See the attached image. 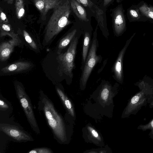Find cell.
Listing matches in <instances>:
<instances>
[{
  "label": "cell",
  "instance_id": "6da1fadb",
  "mask_svg": "<svg viewBox=\"0 0 153 153\" xmlns=\"http://www.w3.org/2000/svg\"><path fill=\"white\" fill-rule=\"evenodd\" d=\"M71 12L69 0H63L53 9L46 27L44 39L46 43H48L66 26L71 23L69 20Z\"/></svg>",
  "mask_w": 153,
  "mask_h": 153
},
{
  "label": "cell",
  "instance_id": "7a4b0ae2",
  "mask_svg": "<svg viewBox=\"0 0 153 153\" xmlns=\"http://www.w3.org/2000/svg\"><path fill=\"white\" fill-rule=\"evenodd\" d=\"M81 33H78L72 40L66 51L64 53H58V69L61 75H64L69 82L73 78V71L75 68V60L77 46Z\"/></svg>",
  "mask_w": 153,
  "mask_h": 153
},
{
  "label": "cell",
  "instance_id": "3957f363",
  "mask_svg": "<svg viewBox=\"0 0 153 153\" xmlns=\"http://www.w3.org/2000/svg\"><path fill=\"white\" fill-rule=\"evenodd\" d=\"M97 25L93 33V37L90 48L85 61L83 66L81 68L82 73L79 79L80 89L82 90L85 88L93 68L97 63H100L102 59L100 55L97 54L99 47V42L97 39Z\"/></svg>",
  "mask_w": 153,
  "mask_h": 153
},
{
  "label": "cell",
  "instance_id": "277c9868",
  "mask_svg": "<svg viewBox=\"0 0 153 153\" xmlns=\"http://www.w3.org/2000/svg\"><path fill=\"white\" fill-rule=\"evenodd\" d=\"M43 100V110L48 125L57 139L62 142H65L67 138L62 118L49 100L45 98Z\"/></svg>",
  "mask_w": 153,
  "mask_h": 153
},
{
  "label": "cell",
  "instance_id": "5b68a950",
  "mask_svg": "<svg viewBox=\"0 0 153 153\" xmlns=\"http://www.w3.org/2000/svg\"><path fill=\"white\" fill-rule=\"evenodd\" d=\"M16 89L18 98L29 122L36 132L39 133L32 105L27 95L20 85H16Z\"/></svg>",
  "mask_w": 153,
  "mask_h": 153
},
{
  "label": "cell",
  "instance_id": "8992f818",
  "mask_svg": "<svg viewBox=\"0 0 153 153\" xmlns=\"http://www.w3.org/2000/svg\"><path fill=\"white\" fill-rule=\"evenodd\" d=\"M134 34L128 40L126 43L119 53L117 59L113 66L111 70L113 74V78L118 82L122 83L123 79V62L124 55L130 43Z\"/></svg>",
  "mask_w": 153,
  "mask_h": 153
},
{
  "label": "cell",
  "instance_id": "52a82bcc",
  "mask_svg": "<svg viewBox=\"0 0 153 153\" xmlns=\"http://www.w3.org/2000/svg\"><path fill=\"white\" fill-rule=\"evenodd\" d=\"M0 129L9 137L18 141L33 140L28 134L14 126L1 124Z\"/></svg>",
  "mask_w": 153,
  "mask_h": 153
},
{
  "label": "cell",
  "instance_id": "ba28073f",
  "mask_svg": "<svg viewBox=\"0 0 153 153\" xmlns=\"http://www.w3.org/2000/svg\"><path fill=\"white\" fill-rule=\"evenodd\" d=\"M113 20L114 33L115 36L118 37L122 35L126 27L124 15L121 7H118L114 10Z\"/></svg>",
  "mask_w": 153,
  "mask_h": 153
},
{
  "label": "cell",
  "instance_id": "9c48e42d",
  "mask_svg": "<svg viewBox=\"0 0 153 153\" xmlns=\"http://www.w3.org/2000/svg\"><path fill=\"white\" fill-rule=\"evenodd\" d=\"M63 0H33L34 4L39 12L43 19L49 10L54 9L59 5Z\"/></svg>",
  "mask_w": 153,
  "mask_h": 153
},
{
  "label": "cell",
  "instance_id": "30bf717a",
  "mask_svg": "<svg viewBox=\"0 0 153 153\" xmlns=\"http://www.w3.org/2000/svg\"><path fill=\"white\" fill-rule=\"evenodd\" d=\"M88 7L94 14L97 22V25L99 26L103 35L107 39L109 34L107 26L105 25L104 22V12L103 10L91 1Z\"/></svg>",
  "mask_w": 153,
  "mask_h": 153
},
{
  "label": "cell",
  "instance_id": "8fae6325",
  "mask_svg": "<svg viewBox=\"0 0 153 153\" xmlns=\"http://www.w3.org/2000/svg\"><path fill=\"white\" fill-rule=\"evenodd\" d=\"M12 38L9 41L3 42L0 45V60L1 62L5 61L9 58L14 47L18 44L19 40L17 35Z\"/></svg>",
  "mask_w": 153,
  "mask_h": 153
},
{
  "label": "cell",
  "instance_id": "7c38bea8",
  "mask_svg": "<svg viewBox=\"0 0 153 153\" xmlns=\"http://www.w3.org/2000/svg\"><path fill=\"white\" fill-rule=\"evenodd\" d=\"M31 66V64L28 62H18L2 68L1 71L4 73L18 72L26 70Z\"/></svg>",
  "mask_w": 153,
  "mask_h": 153
},
{
  "label": "cell",
  "instance_id": "4fadbf2b",
  "mask_svg": "<svg viewBox=\"0 0 153 153\" xmlns=\"http://www.w3.org/2000/svg\"><path fill=\"white\" fill-rule=\"evenodd\" d=\"M70 5L74 13L80 20L88 21L85 10L79 3L76 0H71Z\"/></svg>",
  "mask_w": 153,
  "mask_h": 153
},
{
  "label": "cell",
  "instance_id": "5bb4252c",
  "mask_svg": "<svg viewBox=\"0 0 153 153\" xmlns=\"http://www.w3.org/2000/svg\"><path fill=\"white\" fill-rule=\"evenodd\" d=\"M91 34L88 31H86L84 33L81 68L83 66L88 52L91 44Z\"/></svg>",
  "mask_w": 153,
  "mask_h": 153
},
{
  "label": "cell",
  "instance_id": "9a60e30c",
  "mask_svg": "<svg viewBox=\"0 0 153 153\" xmlns=\"http://www.w3.org/2000/svg\"><path fill=\"white\" fill-rule=\"evenodd\" d=\"M78 32L76 28H74L68 32L59 42L58 46L59 50L61 51L62 49L67 47Z\"/></svg>",
  "mask_w": 153,
  "mask_h": 153
},
{
  "label": "cell",
  "instance_id": "2e32d148",
  "mask_svg": "<svg viewBox=\"0 0 153 153\" xmlns=\"http://www.w3.org/2000/svg\"><path fill=\"white\" fill-rule=\"evenodd\" d=\"M56 91L64 105L68 110L69 114L71 116L74 117L75 114L73 106L70 100L60 89L57 88Z\"/></svg>",
  "mask_w": 153,
  "mask_h": 153
},
{
  "label": "cell",
  "instance_id": "e0dca14e",
  "mask_svg": "<svg viewBox=\"0 0 153 153\" xmlns=\"http://www.w3.org/2000/svg\"><path fill=\"white\" fill-rule=\"evenodd\" d=\"M15 8L17 18L22 19L25 14V10L23 0H15Z\"/></svg>",
  "mask_w": 153,
  "mask_h": 153
},
{
  "label": "cell",
  "instance_id": "ac0fdd59",
  "mask_svg": "<svg viewBox=\"0 0 153 153\" xmlns=\"http://www.w3.org/2000/svg\"><path fill=\"white\" fill-rule=\"evenodd\" d=\"M0 25L1 37L8 35L12 38L16 35L12 31L10 25L0 23Z\"/></svg>",
  "mask_w": 153,
  "mask_h": 153
},
{
  "label": "cell",
  "instance_id": "d6986e66",
  "mask_svg": "<svg viewBox=\"0 0 153 153\" xmlns=\"http://www.w3.org/2000/svg\"><path fill=\"white\" fill-rule=\"evenodd\" d=\"M140 12L147 17L153 19V7L144 4L139 8Z\"/></svg>",
  "mask_w": 153,
  "mask_h": 153
},
{
  "label": "cell",
  "instance_id": "ffe728a7",
  "mask_svg": "<svg viewBox=\"0 0 153 153\" xmlns=\"http://www.w3.org/2000/svg\"><path fill=\"white\" fill-rule=\"evenodd\" d=\"M87 128L89 134L93 140H94L95 141H97L98 142L101 141L102 139L101 137L97 131L94 128L90 126H88Z\"/></svg>",
  "mask_w": 153,
  "mask_h": 153
},
{
  "label": "cell",
  "instance_id": "44dd1931",
  "mask_svg": "<svg viewBox=\"0 0 153 153\" xmlns=\"http://www.w3.org/2000/svg\"><path fill=\"white\" fill-rule=\"evenodd\" d=\"M23 34L25 40L30 46L34 49H37V48L36 43L27 31L25 30H23Z\"/></svg>",
  "mask_w": 153,
  "mask_h": 153
},
{
  "label": "cell",
  "instance_id": "7402d4cb",
  "mask_svg": "<svg viewBox=\"0 0 153 153\" xmlns=\"http://www.w3.org/2000/svg\"><path fill=\"white\" fill-rule=\"evenodd\" d=\"M50 149L46 148H37L33 149L28 152L29 153H52Z\"/></svg>",
  "mask_w": 153,
  "mask_h": 153
},
{
  "label": "cell",
  "instance_id": "603a6c76",
  "mask_svg": "<svg viewBox=\"0 0 153 153\" xmlns=\"http://www.w3.org/2000/svg\"><path fill=\"white\" fill-rule=\"evenodd\" d=\"M0 23L7 24L8 21L7 16L1 9L0 10Z\"/></svg>",
  "mask_w": 153,
  "mask_h": 153
},
{
  "label": "cell",
  "instance_id": "cb8c5ba5",
  "mask_svg": "<svg viewBox=\"0 0 153 153\" xmlns=\"http://www.w3.org/2000/svg\"><path fill=\"white\" fill-rule=\"evenodd\" d=\"M129 13L132 18L136 19H138L139 18V14L136 10L131 9L130 10Z\"/></svg>",
  "mask_w": 153,
  "mask_h": 153
},
{
  "label": "cell",
  "instance_id": "d4e9b609",
  "mask_svg": "<svg viewBox=\"0 0 153 153\" xmlns=\"http://www.w3.org/2000/svg\"><path fill=\"white\" fill-rule=\"evenodd\" d=\"M79 3H81L86 7H89L90 5V0H76Z\"/></svg>",
  "mask_w": 153,
  "mask_h": 153
},
{
  "label": "cell",
  "instance_id": "484cf974",
  "mask_svg": "<svg viewBox=\"0 0 153 153\" xmlns=\"http://www.w3.org/2000/svg\"><path fill=\"white\" fill-rule=\"evenodd\" d=\"M0 108L2 109H7L8 108V106L3 100H0Z\"/></svg>",
  "mask_w": 153,
  "mask_h": 153
},
{
  "label": "cell",
  "instance_id": "4316f807",
  "mask_svg": "<svg viewBox=\"0 0 153 153\" xmlns=\"http://www.w3.org/2000/svg\"><path fill=\"white\" fill-rule=\"evenodd\" d=\"M139 97L138 96H134L131 100V102L132 104H134L137 103L138 101Z\"/></svg>",
  "mask_w": 153,
  "mask_h": 153
},
{
  "label": "cell",
  "instance_id": "83f0119b",
  "mask_svg": "<svg viewBox=\"0 0 153 153\" xmlns=\"http://www.w3.org/2000/svg\"><path fill=\"white\" fill-rule=\"evenodd\" d=\"M112 0H104L103 5L104 6L107 5Z\"/></svg>",
  "mask_w": 153,
  "mask_h": 153
},
{
  "label": "cell",
  "instance_id": "f1b7e54d",
  "mask_svg": "<svg viewBox=\"0 0 153 153\" xmlns=\"http://www.w3.org/2000/svg\"><path fill=\"white\" fill-rule=\"evenodd\" d=\"M14 0H4L7 4H13Z\"/></svg>",
  "mask_w": 153,
  "mask_h": 153
},
{
  "label": "cell",
  "instance_id": "f546056e",
  "mask_svg": "<svg viewBox=\"0 0 153 153\" xmlns=\"http://www.w3.org/2000/svg\"><path fill=\"white\" fill-rule=\"evenodd\" d=\"M151 125L152 127L153 128V120H152V121L151 122Z\"/></svg>",
  "mask_w": 153,
  "mask_h": 153
}]
</instances>
